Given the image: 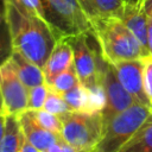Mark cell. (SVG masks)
Returning <instances> with one entry per match:
<instances>
[{
    "instance_id": "5",
    "label": "cell",
    "mask_w": 152,
    "mask_h": 152,
    "mask_svg": "<svg viewBox=\"0 0 152 152\" xmlns=\"http://www.w3.org/2000/svg\"><path fill=\"white\" fill-rule=\"evenodd\" d=\"M45 17L57 39L61 37L93 34L90 20L78 0H43Z\"/></svg>"
},
{
    "instance_id": "8",
    "label": "cell",
    "mask_w": 152,
    "mask_h": 152,
    "mask_svg": "<svg viewBox=\"0 0 152 152\" xmlns=\"http://www.w3.org/2000/svg\"><path fill=\"white\" fill-rule=\"evenodd\" d=\"M102 87L106 95V104L101 112L104 124L137 102L120 83L113 65L106 61L102 69Z\"/></svg>"
},
{
    "instance_id": "10",
    "label": "cell",
    "mask_w": 152,
    "mask_h": 152,
    "mask_svg": "<svg viewBox=\"0 0 152 152\" xmlns=\"http://www.w3.org/2000/svg\"><path fill=\"white\" fill-rule=\"evenodd\" d=\"M24 138L38 151L46 152L53 144L62 139L61 134L45 129L36 119L32 109H26L18 115Z\"/></svg>"
},
{
    "instance_id": "30",
    "label": "cell",
    "mask_w": 152,
    "mask_h": 152,
    "mask_svg": "<svg viewBox=\"0 0 152 152\" xmlns=\"http://www.w3.org/2000/svg\"><path fill=\"white\" fill-rule=\"evenodd\" d=\"M6 19V0H0V21Z\"/></svg>"
},
{
    "instance_id": "17",
    "label": "cell",
    "mask_w": 152,
    "mask_h": 152,
    "mask_svg": "<svg viewBox=\"0 0 152 152\" xmlns=\"http://www.w3.org/2000/svg\"><path fill=\"white\" fill-rule=\"evenodd\" d=\"M120 152H152V114Z\"/></svg>"
},
{
    "instance_id": "1",
    "label": "cell",
    "mask_w": 152,
    "mask_h": 152,
    "mask_svg": "<svg viewBox=\"0 0 152 152\" xmlns=\"http://www.w3.org/2000/svg\"><path fill=\"white\" fill-rule=\"evenodd\" d=\"M6 23L13 51L21 53L43 69L57 42L50 24L39 15L24 11L13 0H6Z\"/></svg>"
},
{
    "instance_id": "11",
    "label": "cell",
    "mask_w": 152,
    "mask_h": 152,
    "mask_svg": "<svg viewBox=\"0 0 152 152\" xmlns=\"http://www.w3.org/2000/svg\"><path fill=\"white\" fill-rule=\"evenodd\" d=\"M74 63V51L69 37H61L57 39L51 50L44 66V78L48 86H51L53 80L63 71H65Z\"/></svg>"
},
{
    "instance_id": "16",
    "label": "cell",
    "mask_w": 152,
    "mask_h": 152,
    "mask_svg": "<svg viewBox=\"0 0 152 152\" xmlns=\"http://www.w3.org/2000/svg\"><path fill=\"white\" fill-rule=\"evenodd\" d=\"M69 108L75 112H97L94 107L93 96L88 88L78 83L72 89L63 94Z\"/></svg>"
},
{
    "instance_id": "4",
    "label": "cell",
    "mask_w": 152,
    "mask_h": 152,
    "mask_svg": "<svg viewBox=\"0 0 152 152\" xmlns=\"http://www.w3.org/2000/svg\"><path fill=\"white\" fill-rule=\"evenodd\" d=\"M59 119L62 139L77 152H91L102 138L104 122L101 112L70 110Z\"/></svg>"
},
{
    "instance_id": "19",
    "label": "cell",
    "mask_w": 152,
    "mask_h": 152,
    "mask_svg": "<svg viewBox=\"0 0 152 152\" xmlns=\"http://www.w3.org/2000/svg\"><path fill=\"white\" fill-rule=\"evenodd\" d=\"M43 109H45L46 112H50L55 115H62L64 113L70 112L71 109L69 108L66 101L64 100L63 95L59 94L58 91L53 90L52 88L49 87V91H48V96L45 100V103L43 106Z\"/></svg>"
},
{
    "instance_id": "6",
    "label": "cell",
    "mask_w": 152,
    "mask_h": 152,
    "mask_svg": "<svg viewBox=\"0 0 152 152\" xmlns=\"http://www.w3.org/2000/svg\"><path fill=\"white\" fill-rule=\"evenodd\" d=\"M91 34L69 36L72 51L74 65L80 82L89 90L102 87V69L104 59L89 43Z\"/></svg>"
},
{
    "instance_id": "24",
    "label": "cell",
    "mask_w": 152,
    "mask_h": 152,
    "mask_svg": "<svg viewBox=\"0 0 152 152\" xmlns=\"http://www.w3.org/2000/svg\"><path fill=\"white\" fill-rule=\"evenodd\" d=\"M19 7H21L24 11L28 13H33L39 15L40 18L46 20L45 17V10L43 5V0H13ZM48 21V20H46Z\"/></svg>"
},
{
    "instance_id": "15",
    "label": "cell",
    "mask_w": 152,
    "mask_h": 152,
    "mask_svg": "<svg viewBox=\"0 0 152 152\" xmlns=\"http://www.w3.org/2000/svg\"><path fill=\"white\" fill-rule=\"evenodd\" d=\"M25 138L17 115H6L5 133L0 144V152H19Z\"/></svg>"
},
{
    "instance_id": "20",
    "label": "cell",
    "mask_w": 152,
    "mask_h": 152,
    "mask_svg": "<svg viewBox=\"0 0 152 152\" xmlns=\"http://www.w3.org/2000/svg\"><path fill=\"white\" fill-rule=\"evenodd\" d=\"M13 53L12 38L6 19L0 21V65L7 62Z\"/></svg>"
},
{
    "instance_id": "13",
    "label": "cell",
    "mask_w": 152,
    "mask_h": 152,
    "mask_svg": "<svg viewBox=\"0 0 152 152\" xmlns=\"http://www.w3.org/2000/svg\"><path fill=\"white\" fill-rule=\"evenodd\" d=\"M11 61L15 68V71L19 76V78L23 81V83L30 89L36 86L45 83L44 72L40 66H38L32 61L27 59L21 53L13 51Z\"/></svg>"
},
{
    "instance_id": "22",
    "label": "cell",
    "mask_w": 152,
    "mask_h": 152,
    "mask_svg": "<svg viewBox=\"0 0 152 152\" xmlns=\"http://www.w3.org/2000/svg\"><path fill=\"white\" fill-rule=\"evenodd\" d=\"M48 91H49V86L46 83L36 86L33 88L28 89V104H27V109H42L46 96H48Z\"/></svg>"
},
{
    "instance_id": "23",
    "label": "cell",
    "mask_w": 152,
    "mask_h": 152,
    "mask_svg": "<svg viewBox=\"0 0 152 152\" xmlns=\"http://www.w3.org/2000/svg\"><path fill=\"white\" fill-rule=\"evenodd\" d=\"M142 63H144V69H142L144 91L152 108V56L142 57Z\"/></svg>"
},
{
    "instance_id": "31",
    "label": "cell",
    "mask_w": 152,
    "mask_h": 152,
    "mask_svg": "<svg viewBox=\"0 0 152 152\" xmlns=\"http://www.w3.org/2000/svg\"><path fill=\"white\" fill-rule=\"evenodd\" d=\"M0 113H4V102H2V97H1V93H0Z\"/></svg>"
},
{
    "instance_id": "32",
    "label": "cell",
    "mask_w": 152,
    "mask_h": 152,
    "mask_svg": "<svg viewBox=\"0 0 152 152\" xmlns=\"http://www.w3.org/2000/svg\"><path fill=\"white\" fill-rule=\"evenodd\" d=\"M125 2H137L138 0H124Z\"/></svg>"
},
{
    "instance_id": "26",
    "label": "cell",
    "mask_w": 152,
    "mask_h": 152,
    "mask_svg": "<svg viewBox=\"0 0 152 152\" xmlns=\"http://www.w3.org/2000/svg\"><path fill=\"white\" fill-rule=\"evenodd\" d=\"M146 49L148 52V56H152V18L147 17V42H146Z\"/></svg>"
},
{
    "instance_id": "28",
    "label": "cell",
    "mask_w": 152,
    "mask_h": 152,
    "mask_svg": "<svg viewBox=\"0 0 152 152\" xmlns=\"http://www.w3.org/2000/svg\"><path fill=\"white\" fill-rule=\"evenodd\" d=\"M19 152H40V151H38L33 145H31L26 139L24 140V142H23V145H21V147H20V151Z\"/></svg>"
},
{
    "instance_id": "7",
    "label": "cell",
    "mask_w": 152,
    "mask_h": 152,
    "mask_svg": "<svg viewBox=\"0 0 152 152\" xmlns=\"http://www.w3.org/2000/svg\"><path fill=\"white\" fill-rule=\"evenodd\" d=\"M0 93L5 115H19L27 109L28 88L19 78L11 58L0 65Z\"/></svg>"
},
{
    "instance_id": "14",
    "label": "cell",
    "mask_w": 152,
    "mask_h": 152,
    "mask_svg": "<svg viewBox=\"0 0 152 152\" xmlns=\"http://www.w3.org/2000/svg\"><path fill=\"white\" fill-rule=\"evenodd\" d=\"M88 18L95 17H118L124 11V0H78Z\"/></svg>"
},
{
    "instance_id": "9",
    "label": "cell",
    "mask_w": 152,
    "mask_h": 152,
    "mask_svg": "<svg viewBox=\"0 0 152 152\" xmlns=\"http://www.w3.org/2000/svg\"><path fill=\"white\" fill-rule=\"evenodd\" d=\"M112 65L116 72V76H118L120 83L122 84V87L135 99L137 102L151 108L148 99L144 91L142 58L132 59V61H122V62H118ZM151 110H152V108H151Z\"/></svg>"
},
{
    "instance_id": "25",
    "label": "cell",
    "mask_w": 152,
    "mask_h": 152,
    "mask_svg": "<svg viewBox=\"0 0 152 152\" xmlns=\"http://www.w3.org/2000/svg\"><path fill=\"white\" fill-rule=\"evenodd\" d=\"M46 152H77L72 146H70L69 144H66L63 139H61L59 141H57L56 144H53Z\"/></svg>"
},
{
    "instance_id": "27",
    "label": "cell",
    "mask_w": 152,
    "mask_h": 152,
    "mask_svg": "<svg viewBox=\"0 0 152 152\" xmlns=\"http://www.w3.org/2000/svg\"><path fill=\"white\" fill-rule=\"evenodd\" d=\"M142 4L144 11L148 18H152V0H139Z\"/></svg>"
},
{
    "instance_id": "3",
    "label": "cell",
    "mask_w": 152,
    "mask_h": 152,
    "mask_svg": "<svg viewBox=\"0 0 152 152\" xmlns=\"http://www.w3.org/2000/svg\"><path fill=\"white\" fill-rule=\"evenodd\" d=\"M151 114L147 106L133 103L104 124L102 138L91 152H120Z\"/></svg>"
},
{
    "instance_id": "29",
    "label": "cell",
    "mask_w": 152,
    "mask_h": 152,
    "mask_svg": "<svg viewBox=\"0 0 152 152\" xmlns=\"http://www.w3.org/2000/svg\"><path fill=\"white\" fill-rule=\"evenodd\" d=\"M5 124H6V115L0 113V144H1V140L5 133Z\"/></svg>"
},
{
    "instance_id": "21",
    "label": "cell",
    "mask_w": 152,
    "mask_h": 152,
    "mask_svg": "<svg viewBox=\"0 0 152 152\" xmlns=\"http://www.w3.org/2000/svg\"><path fill=\"white\" fill-rule=\"evenodd\" d=\"M33 113H34V116H36L37 121L45 129L51 131V132L57 133V134H61V132H62V121H61L58 115H55V114H52L50 112H46L43 108L33 110Z\"/></svg>"
},
{
    "instance_id": "2",
    "label": "cell",
    "mask_w": 152,
    "mask_h": 152,
    "mask_svg": "<svg viewBox=\"0 0 152 152\" xmlns=\"http://www.w3.org/2000/svg\"><path fill=\"white\" fill-rule=\"evenodd\" d=\"M93 36L102 58L109 64L122 61L140 59L148 56L145 46L118 17L90 18Z\"/></svg>"
},
{
    "instance_id": "18",
    "label": "cell",
    "mask_w": 152,
    "mask_h": 152,
    "mask_svg": "<svg viewBox=\"0 0 152 152\" xmlns=\"http://www.w3.org/2000/svg\"><path fill=\"white\" fill-rule=\"evenodd\" d=\"M80 82V78L77 76L76 69L74 63L63 72H61L51 83V86H49L50 88H52L53 90L58 91L59 94H64L66 91H69L70 89H72L75 86H77Z\"/></svg>"
},
{
    "instance_id": "12",
    "label": "cell",
    "mask_w": 152,
    "mask_h": 152,
    "mask_svg": "<svg viewBox=\"0 0 152 152\" xmlns=\"http://www.w3.org/2000/svg\"><path fill=\"white\" fill-rule=\"evenodd\" d=\"M120 19L146 49L147 15L144 11L142 4L139 0L137 2H125L124 11H122Z\"/></svg>"
}]
</instances>
